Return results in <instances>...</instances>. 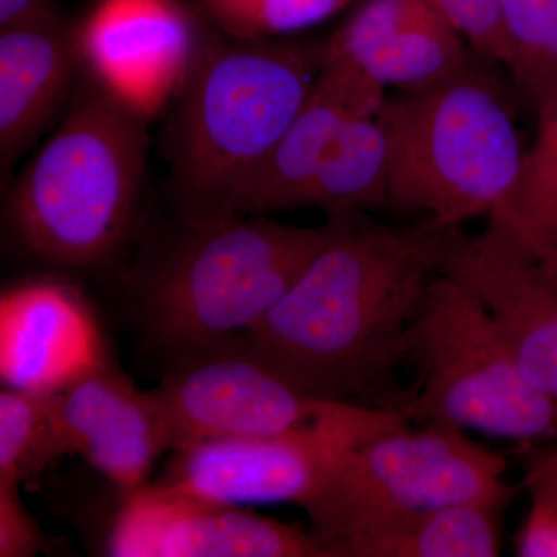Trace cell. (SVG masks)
Here are the masks:
<instances>
[{"mask_svg":"<svg viewBox=\"0 0 557 557\" xmlns=\"http://www.w3.org/2000/svg\"><path fill=\"white\" fill-rule=\"evenodd\" d=\"M335 231L247 338L314 397L397 410L398 370L453 230L409 228L364 212L329 215ZM456 230V228H454Z\"/></svg>","mask_w":557,"mask_h":557,"instance_id":"obj_1","label":"cell"},{"mask_svg":"<svg viewBox=\"0 0 557 557\" xmlns=\"http://www.w3.org/2000/svg\"><path fill=\"white\" fill-rule=\"evenodd\" d=\"M322 50L324 40L239 38L209 25L168 127L182 225L237 218L240 190L309 98Z\"/></svg>","mask_w":557,"mask_h":557,"instance_id":"obj_2","label":"cell"},{"mask_svg":"<svg viewBox=\"0 0 557 557\" xmlns=\"http://www.w3.org/2000/svg\"><path fill=\"white\" fill-rule=\"evenodd\" d=\"M487 64L474 53L434 86L386 97L379 116L391 150L388 209L454 230L505 207L527 149L515 106Z\"/></svg>","mask_w":557,"mask_h":557,"instance_id":"obj_3","label":"cell"},{"mask_svg":"<svg viewBox=\"0 0 557 557\" xmlns=\"http://www.w3.org/2000/svg\"><path fill=\"white\" fill-rule=\"evenodd\" d=\"M148 124L86 83L57 132L11 183L7 212L22 247L65 269L112 259L141 196Z\"/></svg>","mask_w":557,"mask_h":557,"instance_id":"obj_4","label":"cell"},{"mask_svg":"<svg viewBox=\"0 0 557 557\" xmlns=\"http://www.w3.org/2000/svg\"><path fill=\"white\" fill-rule=\"evenodd\" d=\"M182 226L139 292L146 332L175 355L251 332L327 244L335 220L295 226L237 215Z\"/></svg>","mask_w":557,"mask_h":557,"instance_id":"obj_5","label":"cell"},{"mask_svg":"<svg viewBox=\"0 0 557 557\" xmlns=\"http://www.w3.org/2000/svg\"><path fill=\"white\" fill-rule=\"evenodd\" d=\"M420 380L401 416L518 443L557 442V397L534 386L471 293L434 278L413 329Z\"/></svg>","mask_w":557,"mask_h":557,"instance_id":"obj_6","label":"cell"},{"mask_svg":"<svg viewBox=\"0 0 557 557\" xmlns=\"http://www.w3.org/2000/svg\"><path fill=\"white\" fill-rule=\"evenodd\" d=\"M409 421L354 443L333 460L300 507L313 533L338 555L362 523L398 512L457 504L509 507L518 487L505 480L507 458L465 431Z\"/></svg>","mask_w":557,"mask_h":557,"instance_id":"obj_7","label":"cell"},{"mask_svg":"<svg viewBox=\"0 0 557 557\" xmlns=\"http://www.w3.org/2000/svg\"><path fill=\"white\" fill-rule=\"evenodd\" d=\"M153 395L170 453L211 440L282 434L341 405L289 380L245 335L178 354Z\"/></svg>","mask_w":557,"mask_h":557,"instance_id":"obj_8","label":"cell"},{"mask_svg":"<svg viewBox=\"0 0 557 557\" xmlns=\"http://www.w3.org/2000/svg\"><path fill=\"white\" fill-rule=\"evenodd\" d=\"M397 410L341 403L313 423L267 437L220 438L174 453L160 482L214 504L300 505L348 446L403 423Z\"/></svg>","mask_w":557,"mask_h":557,"instance_id":"obj_9","label":"cell"},{"mask_svg":"<svg viewBox=\"0 0 557 557\" xmlns=\"http://www.w3.org/2000/svg\"><path fill=\"white\" fill-rule=\"evenodd\" d=\"M208 30L193 0H95L73 22L81 75L148 123L177 98Z\"/></svg>","mask_w":557,"mask_h":557,"instance_id":"obj_10","label":"cell"},{"mask_svg":"<svg viewBox=\"0 0 557 557\" xmlns=\"http://www.w3.org/2000/svg\"><path fill=\"white\" fill-rule=\"evenodd\" d=\"M442 274L485 307L527 379L557 397L556 271L490 215L475 236L450 231Z\"/></svg>","mask_w":557,"mask_h":557,"instance_id":"obj_11","label":"cell"},{"mask_svg":"<svg viewBox=\"0 0 557 557\" xmlns=\"http://www.w3.org/2000/svg\"><path fill=\"white\" fill-rule=\"evenodd\" d=\"M104 549L116 557H336L313 531L163 482L121 494Z\"/></svg>","mask_w":557,"mask_h":557,"instance_id":"obj_12","label":"cell"},{"mask_svg":"<svg viewBox=\"0 0 557 557\" xmlns=\"http://www.w3.org/2000/svg\"><path fill=\"white\" fill-rule=\"evenodd\" d=\"M108 343L83 293L57 278H32L0 296L3 387L60 394L109 364Z\"/></svg>","mask_w":557,"mask_h":557,"instance_id":"obj_13","label":"cell"},{"mask_svg":"<svg viewBox=\"0 0 557 557\" xmlns=\"http://www.w3.org/2000/svg\"><path fill=\"white\" fill-rule=\"evenodd\" d=\"M67 454H78L121 494L148 485L170 450L153 391L143 392L112 362L53 395Z\"/></svg>","mask_w":557,"mask_h":557,"instance_id":"obj_14","label":"cell"},{"mask_svg":"<svg viewBox=\"0 0 557 557\" xmlns=\"http://www.w3.org/2000/svg\"><path fill=\"white\" fill-rule=\"evenodd\" d=\"M386 97V89L361 73L321 64L298 115L240 190L236 215L299 209L300 197L347 127L376 115Z\"/></svg>","mask_w":557,"mask_h":557,"instance_id":"obj_15","label":"cell"},{"mask_svg":"<svg viewBox=\"0 0 557 557\" xmlns=\"http://www.w3.org/2000/svg\"><path fill=\"white\" fill-rule=\"evenodd\" d=\"M75 20L0 30V170L16 161L69 100L81 75Z\"/></svg>","mask_w":557,"mask_h":557,"instance_id":"obj_16","label":"cell"},{"mask_svg":"<svg viewBox=\"0 0 557 557\" xmlns=\"http://www.w3.org/2000/svg\"><path fill=\"white\" fill-rule=\"evenodd\" d=\"M469 44L423 0L386 28L346 50H322V64L361 73L383 89L412 91L434 86L465 67Z\"/></svg>","mask_w":557,"mask_h":557,"instance_id":"obj_17","label":"cell"},{"mask_svg":"<svg viewBox=\"0 0 557 557\" xmlns=\"http://www.w3.org/2000/svg\"><path fill=\"white\" fill-rule=\"evenodd\" d=\"M507 507L457 504L362 523L338 544L339 557H496Z\"/></svg>","mask_w":557,"mask_h":557,"instance_id":"obj_18","label":"cell"},{"mask_svg":"<svg viewBox=\"0 0 557 557\" xmlns=\"http://www.w3.org/2000/svg\"><path fill=\"white\" fill-rule=\"evenodd\" d=\"M387 132L376 115L351 123L302 194L299 209H321L327 215L387 208Z\"/></svg>","mask_w":557,"mask_h":557,"instance_id":"obj_19","label":"cell"},{"mask_svg":"<svg viewBox=\"0 0 557 557\" xmlns=\"http://www.w3.org/2000/svg\"><path fill=\"white\" fill-rule=\"evenodd\" d=\"M537 132L518 185L491 215L507 222L537 255L557 247V97L536 110Z\"/></svg>","mask_w":557,"mask_h":557,"instance_id":"obj_20","label":"cell"},{"mask_svg":"<svg viewBox=\"0 0 557 557\" xmlns=\"http://www.w3.org/2000/svg\"><path fill=\"white\" fill-rule=\"evenodd\" d=\"M53 395L0 392V483L21 486L65 456Z\"/></svg>","mask_w":557,"mask_h":557,"instance_id":"obj_21","label":"cell"},{"mask_svg":"<svg viewBox=\"0 0 557 557\" xmlns=\"http://www.w3.org/2000/svg\"><path fill=\"white\" fill-rule=\"evenodd\" d=\"M508 73L536 110L557 97V0H500Z\"/></svg>","mask_w":557,"mask_h":557,"instance_id":"obj_22","label":"cell"},{"mask_svg":"<svg viewBox=\"0 0 557 557\" xmlns=\"http://www.w3.org/2000/svg\"><path fill=\"white\" fill-rule=\"evenodd\" d=\"M211 27L239 38H282L346 10L354 0H193Z\"/></svg>","mask_w":557,"mask_h":557,"instance_id":"obj_23","label":"cell"},{"mask_svg":"<svg viewBox=\"0 0 557 557\" xmlns=\"http://www.w3.org/2000/svg\"><path fill=\"white\" fill-rule=\"evenodd\" d=\"M469 44L472 51L494 65L509 70L511 51L500 16V0H423Z\"/></svg>","mask_w":557,"mask_h":557,"instance_id":"obj_24","label":"cell"},{"mask_svg":"<svg viewBox=\"0 0 557 557\" xmlns=\"http://www.w3.org/2000/svg\"><path fill=\"white\" fill-rule=\"evenodd\" d=\"M46 536L21 498V486L0 483V557H32Z\"/></svg>","mask_w":557,"mask_h":557,"instance_id":"obj_25","label":"cell"},{"mask_svg":"<svg viewBox=\"0 0 557 557\" xmlns=\"http://www.w3.org/2000/svg\"><path fill=\"white\" fill-rule=\"evenodd\" d=\"M530 497V511L516 537V555L557 557V498Z\"/></svg>","mask_w":557,"mask_h":557,"instance_id":"obj_26","label":"cell"},{"mask_svg":"<svg viewBox=\"0 0 557 557\" xmlns=\"http://www.w3.org/2000/svg\"><path fill=\"white\" fill-rule=\"evenodd\" d=\"M518 453L530 496L557 498V442L519 443Z\"/></svg>","mask_w":557,"mask_h":557,"instance_id":"obj_27","label":"cell"},{"mask_svg":"<svg viewBox=\"0 0 557 557\" xmlns=\"http://www.w3.org/2000/svg\"><path fill=\"white\" fill-rule=\"evenodd\" d=\"M58 0H0V30L65 20Z\"/></svg>","mask_w":557,"mask_h":557,"instance_id":"obj_28","label":"cell"},{"mask_svg":"<svg viewBox=\"0 0 557 557\" xmlns=\"http://www.w3.org/2000/svg\"><path fill=\"white\" fill-rule=\"evenodd\" d=\"M537 256L542 260H545L557 273V247L548 248L547 251L541 252V255Z\"/></svg>","mask_w":557,"mask_h":557,"instance_id":"obj_29","label":"cell"}]
</instances>
